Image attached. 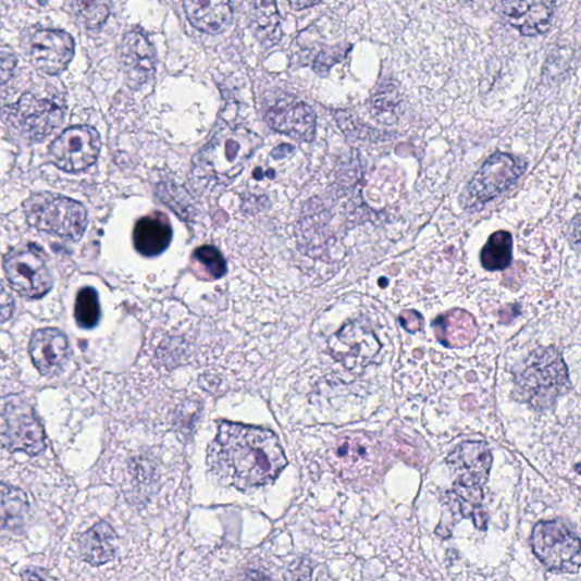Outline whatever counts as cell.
Segmentation results:
<instances>
[{
    "mask_svg": "<svg viewBox=\"0 0 581 581\" xmlns=\"http://www.w3.org/2000/svg\"><path fill=\"white\" fill-rule=\"evenodd\" d=\"M217 481L246 492L275 482L287 465L277 436L269 430L223 422L208 447Z\"/></svg>",
    "mask_w": 581,
    "mask_h": 581,
    "instance_id": "1",
    "label": "cell"
},
{
    "mask_svg": "<svg viewBox=\"0 0 581 581\" xmlns=\"http://www.w3.org/2000/svg\"><path fill=\"white\" fill-rule=\"evenodd\" d=\"M65 114L64 98L51 91H26L0 109V119L11 134L29 143L49 137L62 125Z\"/></svg>",
    "mask_w": 581,
    "mask_h": 581,
    "instance_id": "2",
    "label": "cell"
},
{
    "mask_svg": "<svg viewBox=\"0 0 581 581\" xmlns=\"http://www.w3.org/2000/svg\"><path fill=\"white\" fill-rule=\"evenodd\" d=\"M569 388L567 364L554 348H541L528 357L515 382L518 400L537 410L551 409Z\"/></svg>",
    "mask_w": 581,
    "mask_h": 581,
    "instance_id": "3",
    "label": "cell"
},
{
    "mask_svg": "<svg viewBox=\"0 0 581 581\" xmlns=\"http://www.w3.org/2000/svg\"><path fill=\"white\" fill-rule=\"evenodd\" d=\"M329 461L341 480L363 486L376 483L385 466L381 445L363 432L341 435L330 448Z\"/></svg>",
    "mask_w": 581,
    "mask_h": 581,
    "instance_id": "4",
    "label": "cell"
},
{
    "mask_svg": "<svg viewBox=\"0 0 581 581\" xmlns=\"http://www.w3.org/2000/svg\"><path fill=\"white\" fill-rule=\"evenodd\" d=\"M23 209L32 226L62 239L81 240L88 225L85 206L60 195H34L25 200Z\"/></svg>",
    "mask_w": 581,
    "mask_h": 581,
    "instance_id": "5",
    "label": "cell"
},
{
    "mask_svg": "<svg viewBox=\"0 0 581 581\" xmlns=\"http://www.w3.org/2000/svg\"><path fill=\"white\" fill-rule=\"evenodd\" d=\"M0 447L33 457L46 450L42 425L34 408L18 395L0 398Z\"/></svg>",
    "mask_w": 581,
    "mask_h": 581,
    "instance_id": "6",
    "label": "cell"
},
{
    "mask_svg": "<svg viewBox=\"0 0 581 581\" xmlns=\"http://www.w3.org/2000/svg\"><path fill=\"white\" fill-rule=\"evenodd\" d=\"M536 558L552 572L577 573L580 568V541L561 520L540 521L532 534Z\"/></svg>",
    "mask_w": 581,
    "mask_h": 581,
    "instance_id": "7",
    "label": "cell"
},
{
    "mask_svg": "<svg viewBox=\"0 0 581 581\" xmlns=\"http://www.w3.org/2000/svg\"><path fill=\"white\" fill-rule=\"evenodd\" d=\"M4 272L16 293L30 299L46 296L54 283L45 252L34 244L11 250L4 259Z\"/></svg>",
    "mask_w": 581,
    "mask_h": 581,
    "instance_id": "8",
    "label": "cell"
},
{
    "mask_svg": "<svg viewBox=\"0 0 581 581\" xmlns=\"http://www.w3.org/2000/svg\"><path fill=\"white\" fill-rule=\"evenodd\" d=\"M527 164L521 158L495 152L469 182L465 198L470 207L485 205L506 193L524 173Z\"/></svg>",
    "mask_w": 581,
    "mask_h": 581,
    "instance_id": "9",
    "label": "cell"
},
{
    "mask_svg": "<svg viewBox=\"0 0 581 581\" xmlns=\"http://www.w3.org/2000/svg\"><path fill=\"white\" fill-rule=\"evenodd\" d=\"M101 140L96 128L76 125L66 128L49 147L52 164L64 172L77 173L92 166L100 154Z\"/></svg>",
    "mask_w": 581,
    "mask_h": 581,
    "instance_id": "10",
    "label": "cell"
},
{
    "mask_svg": "<svg viewBox=\"0 0 581 581\" xmlns=\"http://www.w3.org/2000/svg\"><path fill=\"white\" fill-rule=\"evenodd\" d=\"M332 356L348 371L360 374L381 350L376 335L363 321H355L343 327L331 339Z\"/></svg>",
    "mask_w": 581,
    "mask_h": 581,
    "instance_id": "11",
    "label": "cell"
},
{
    "mask_svg": "<svg viewBox=\"0 0 581 581\" xmlns=\"http://www.w3.org/2000/svg\"><path fill=\"white\" fill-rule=\"evenodd\" d=\"M446 462L455 474L454 487L483 489L490 478L493 456L485 442L468 441L458 445Z\"/></svg>",
    "mask_w": 581,
    "mask_h": 581,
    "instance_id": "12",
    "label": "cell"
},
{
    "mask_svg": "<svg viewBox=\"0 0 581 581\" xmlns=\"http://www.w3.org/2000/svg\"><path fill=\"white\" fill-rule=\"evenodd\" d=\"M74 52V40L63 30H39L32 39L30 60L38 71L48 75L66 70Z\"/></svg>",
    "mask_w": 581,
    "mask_h": 581,
    "instance_id": "13",
    "label": "cell"
},
{
    "mask_svg": "<svg viewBox=\"0 0 581 581\" xmlns=\"http://www.w3.org/2000/svg\"><path fill=\"white\" fill-rule=\"evenodd\" d=\"M269 125L299 141H311L316 132V115L307 103L295 98H285L272 106L267 114Z\"/></svg>",
    "mask_w": 581,
    "mask_h": 581,
    "instance_id": "14",
    "label": "cell"
},
{
    "mask_svg": "<svg viewBox=\"0 0 581 581\" xmlns=\"http://www.w3.org/2000/svg\"><path fill=\"white\" fill-rule=\"evenodd\" d=\"M557 0H504L502 14L526 37L545 34L551 25Z\"/></svg>",
    "mask_w": 581,
    "mask_h": 581,
    "instance_id": "15",
    "label": "cell"
},
{
    "mask_svg": "<svg viewBox=\"0 0 581 581\" xmlns=\"http://www.w3.org/2000/svg\"><path fill=\"white\" fill-rule=\"evenodd\" d=\"M121 64L125 81L131 88H140L154 73V50L140 33L125 35L121 46Z\"/></svg>",
    "mask_w": 581,
    "mask_h": 581,
    "instance_id": "16",
    "label": "cell"
},
{
    "mask_svg": "<svg viewBox=\"0 0 581 581\" xmlns=\"http://www.w3.org/2000/svg\"><path fill=\"white\" fill-rule=\"evenodd\" d=\"M30 356L35 367L44 376L59 375L69 358V341L58 329H42L34 333Z\"/></svg>",
    "mask_w": 581,
    "mask_h": 581,
    "instance_id": "17",
    "label": "cell"
},
{
    "mask_svg": "<svg viewBox=\"0 0 581 581\" xmlns=\"http://www.w3.org/2000/svg\"><path fill=\"white\" fill-rule=\"evenodd\" d=\"M183 7L195 28L205 34L220 35L232 23L230 0H183Z\"/></svg>",
    "mask_w": 581,
    "mask_h": 581,
    "instance_id": "18",
    "label": "cell"
},
{
    "mask_svg": "<svg viewBox=\"0 0 581 581\" xmlns=\"http://www.w3.org/2000/svg\"><path fill=\"white\" fill-rule=\"evenodd\" d=\"M118 546V535L113 527L106 521L95 524L78 541V552H81L82 559L92 567L112 561Z\"/></svg>",
    "mask_w": 581,
    "mask_h": 581,
    "instance_id": "19",
    "label": "cell"
},
{
    "mask_svg": "<svg viewBox=\"0 0 581 581\" xmlns=\"http://www.w3.org/2000/svg\"><path fill=\"white\" fill-rule=\"evenodd\" d=\"M172 235V227L164 215L160 213L147 217L135 227V247L143 256L154 257L169 248Z\"/></svg>",
    "mask_w": 581,
    "mask_h": 581,
    "instance_id": "20",
    "label": "cell"
},
{
    "mask_svg": "<svg viewBox=\"0 0 581 581\" xmlns=\"http://www.w3.org/2000/svg\"><path fill=\"white\" fill-rule=\"evenodd\" d=\"M29 514V500L25 493L0 482V539L16 533Z\"/></svg>",
    "mask_w": 581,
    "mask_h": 581,
    "instance_id": "21",
    "label": "cell"
},
{
    "mask_svg": "<svg viewBox=\"0 0 581 581\" xmlns=\"http://www.w3.org/2000/svg\"><path fill=\"white\" fill-rule=\"evenodd\" d=\"M252 26L262 45L273 47L281 40L282 18L276 0H255Z\"/></svg>",
    "mask_w": 581,
    "mask_h": 581,
    "instance_id": "22",
    "label": "cell"
},
{
    "mask_svg": "<svg viewBox=\"0 0 581 581\" xmlns=\"http://www.w3.org/2000/svg\"><path fill=\"white\" fill-rule=\"evenodd\" d=\"M512 235L509 232L493 233L481 252L483 268L491 272L508 269L512 261Z\"/></svg>",
    "mask_w": 581,
    "mask_h": 581,
    "instance_id": "23",
    "label": "cell"
},
{
    "mask_svg": "<svg viewBox=\"0 0 581 581\" xmlns=\"http://www.w3.org/2000/svg\"><path fill=\"white\" fill-rule=\"evenodd\" d=\"M72 10L86 28L98 29L110 17L112 0H71Z\"/></svg>",
    "mask_w": 581,
    "mask_h": 581,
    "instance_id": "24",
    "label": "cell"
},
{
    "mask_svg": "<svg viewBox=\"0 0 581 581\" xmlns=\"http://www.w3.org/2000/svg\"><path fill=\"white\" fill-rule=\"evenodd\" d=\"M74 317L78 326L90 330L100 320V305L98 294L92 287H85L77 294Z\"/></svg>",
    "mask_w": 581,
    "mask_h": 581,
    "instance_id": "25",
    "label": "cell"
},
{
    "mask_svg": "<svg viewBox=\"0 0 581 581\" xmlns=\"http://www.w3.org/2000/svg\"><path fill=\"white\" fill-rule=\"evenodd\" d=\"M400 94L392 88L379 91L372 100V113L383 122H394L399 118Z\"/></svg>",
    "mask_w": 581,
    "mask_h": 581,
    "instance_id": "26",
    "label": "cell"
},
{
    "mask_svg": "<svg viewBox=\"0 0 581 581\" xmlns=\"http://www.w3.org/2000/svg\"><path fill=\"white\" fill-rule=\"evenodd\" d=\"M195 258L211 277L220 279L226 273V262L221 252L214 247L205 246L199 248L195 252Z\"/></svg>",
    "mask_w": 581,
    "mask_h": 581,
    "instance_id": "27",
    "label": "cell"
},
{
    "mask_svg": "<svg viewBox=\"0 0 581 581\" xmlns=\"http://www.w3.org/2000/svg\"><path fill=\"white\" fill-rule=\"evenodd\" d=\"M15 309V301L10 288L3 281H0V324H4L12 319Z\"/></svg>",
    "mask_w": 581,
    "mask_h": 581,
    "instance_id": "28",
    "label": "cell"
},
{
    "mask_svg": "<svg viewBox=\"0 0 581 581\" xmlns=\"http://www.w3.org/2000/svg\"><path fill=\"white\" fill-rule=\"evenodd\" d=\"M346 54V50H342L341 48H331L325 52H322V54L317 58L314 67L319 71H327L331 66L345 58Z\"/></svg>",
    "mask_w": 581,
    "mask_h": 581,
    "instance_id": "29",
    "label": "cell"
},
{
    "mask_svg": "<svg viewBox=\"0 0 581 581\" xmlns=\"http://www.w3.org/2000/svg\"><path fill=\"white\" fill-rule=\"evenodd\" d=\"M17 59L12 52L0 50V84H7L13 77Z\"/></svg>",
    "mask_w": 581,
    "mask_h": 581,
    "instance_id": "30",
    "label": "cell"
},
{
    "mask_svg": "<svg viewBox=\"0 0 581 581\" xmlns=\"http://www.w3.org/2000/svg\"><path fill=\"white\" fill-rule=\"evenodd\" d=\"M289 5L295 10H306L321 2V0H288Z\"/></svg>",
    "mask_w": 581,
    "mask_h": 581,
    "instance_id": "31",
    "label": "cell"
},
{
    "mask_svg": "<svg viewBox=\"0 0 581 581\" xmlns=\"http://www.w3.org/2000/svg\"><path fill=\"white\" fill-rule=\"evenodd\" d=\"M40 570L38 568H28V569H25L23 572H22V579H47L46 577H44L42 574L40 576L39 572Z\"/></svg>",
    "mask_w": 581,
    "mask_h": 581,
    "instance_id": "32",
    "label": "cell"
}]
</instances>
